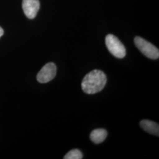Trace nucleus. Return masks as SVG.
<instances>
[{
  "mask_svg": "<svg viewBox=\"0 0 159 159\" xmlns=\"http://www.w3.org/2000/svg\"><path fill=\"white\" fill-rule=\"evenodd\" d=\"M106 83L107 78L104 72L94 70L85 75L81 83V88L86 94H94L102 91Z\"/></svg>",
  "mask_w": 159,
  "mask_h": 159,
  "instance_id": "1",
  "label": "nucleus"
},
{
  "mask_svg": "<svg viewBox=\"0 0 159 159\" xmlns=\"http://www.w3.org/2000/svg\"><path fill=\"white\" fill-rule=\"evenodd\" d=\"M106 45L114 57L123 58L125 57L126 50L125 47L119 39L113 34H108L106 37Z\"/></svg>",
  "mask_w": 159,
  "mask_h": 159,
  "instance_id": "2",
  "label": "nucleus"
},
{
  "mask_svg": "<svg viewBox=\"0 0 159 159\" xmlns=\"http://www.w3.org/2000/svg\"><path fill=\"white\" fill-rule=\"evenodd\" d=\"M134 41L137 48L146 57L153 60L159 58V49L154 46L153 44L148 42V41L143 39L140 37H136Z\"/></svg>",
  "mask_w": 159,
  "mask_h": 159,
  "instance_id": "3",
  "label": "nucleus"
},
{
  "mask_svg": "<svg viewBox=\"0 0 159 159\" xmlns=\"http://www.w3.org/2000/svg\"><path fill=\"white\" fill-rule=\"evenodd\" d=\"M57 73V67L53 63L46 64L37 75V80L40 83H46L53 79Z\"/></svg>",
  "mask_w": 159,
  "mask_h": 159,
  "instance_id": "4",
  "label": "nucleus"
},
{
  "mask_svg": "<svg viewBox=\"0 0 159 159\" xmlns=\"http://www.w3.org/2000/svg\"><path fill=\"white\" fill-rule=\"evenodd\" d=\"M23 11L29 19H33L36 17L40 9L39 0H23Z\"/></svg>",
  "mask_w": 159,
  "mask_h": 159,
  "instance_id": "5",
  "label": "nucleus"
},
{
  "mask_svg": "<svg viewBox=\"0 0 159 159\" xmlns=\"http://www.w3.org/2000/svg\"><path fill=\"white\" fill-rule=\"evenodd\" d=\"M140 125L143 129L146 132L159 136V125L157 123L148 120H143L140 121Z\"/></svg>",
  "mask_w": 159,
  "mask_h": 159,
  "instance_id": "6",
  "label": "nucleus"
},
{
  "mask_svg": "<svg viewBox=\"0 0 159 159\" xmlns=\"http://www.w3.org/2000/svg\"><path fill=\"white\" fill-rule=\"evenodd\" d=\"M107 136V132L103 129H97L93 131L90 134V139L95 144H99L105 140Z\"/></svg>",
  "mask_w": 159,
  "mask_h": 159,
  "instance_id": "7",
  "label": "nucleus"
},
{
  "mask_svg": "<svg viewBox=\"0 0 159 159\" xmlns=\"http://www.w3.org/2000/svg\"><path fill=\"white\" fill-rule=\"evenodd\" d=\"M64 159H83V154L79 149H73L68 152L64 157Z\"/></svg>",
  "mask_w": 159,
  "mask_h": 159,
  "instance_id": "8",
  "label": "nucleus"
},
{
  "mask_svg": "<svg viewBox=\"0 0 159 159\" xmlns=\"http://www.w3.org/2000/svg\"><path fill=\"white\" fill-rule=\"evenodd\" d=\"M3 34H4V31L0 27V37L3 35Z\"/></svg>",
  "mask_w": 159,
  "mask_h": 159,
  "instance_id": "9",
  "label": "nucleus"
}]
</instances>
